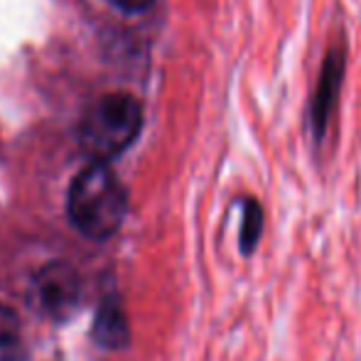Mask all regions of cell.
Returning <instances> with one entry per match:
<instances>
[{
    "label": "cell",
    "mask_w": 361,
    "mask_h": 361,
    "mask_svg": "<svg viewBox=\"0 0 361 361\" xmlns=\"http://www.w3.org/2000/svg\"><path fill=\"white\" fill-rule=\"evenodd\" d=\"M128 197L106 162H91L72 180L67 195L69 221L81 236L104 241L121 228Z\"/></svg>",
    "instance_id": "obj_1"
},
{
    "label": "cell",
    "mask_w": 361,
    "mask_h": 361,
    "mask_svg": "<svg viewBox=\"0 0 361 361\" xmlns=\"http://www.w3.org/2000/svg\"><path fill=\"white\" fill-rule=\"evenodd\" d=\"M143 109L130 94H106L81 116L79 145L94 162H109L118 157L140 133Z\"/></svg>",
    "instance_id": "obj_2"
},
{
    "label": "cell",
    "mask_w": 361,
    "mask_h": 361,
    "mask_svg": "<svg viewBox=\"0 0 361 361\" xmlns=\"http://www.w3.org/2000/svg\"><path fill=\"white\" fill-rule=\"evenodd\" d=\"M32 293L37 307L49 319H67L79 307L81 300V281L79 273L69 263L52 261L37 271L32 281Z\"/></svg>",
    "instance_id": "obj_3"
},
{
    "label": "cell",
    "mask_w": 361,
    "mask_h": 361,
    "mask_svg": "<svg viewBox=\"0 0 361 361\" xmlns=\"http://www.w3.org/2000/svg\"><path fill=\"white\" fill-rule=\"evenodd\" d=\"M91 334H94L96 342L106 349H121L128 344V337H130L128 317H126V310H123V305L118 302V298H106L104 302H101Z\"/></svg>",
    "instance_id": "obj_4"
},
{
    "label": "cell",
    "mask_w": 361,
    "mask_h": 361,
    "mask_svg": "<svg viewBox=\"0 0 361 361\" xmlns=\"http://www.w3.org/2000/svg\"><path fill=\"white\" fill-rule=\"evenodd\" d=\"M339 81H342V54L337 57V52H332V57H327L322 74H319V86L314 91V101H312V123L317 135H322L329 114H332L334 94L339 89Z\"/></svg>",
    "instance_id": "obj_5"
},
{
    "label": "cell",
    "mask_w": 361,
    "mask_h": 361,
    "mask_svg": "<svg viewBox=\"0 0 361 361\" xmlns=\"http://www.w3.org/2000/svg\"><path fill=\"white\" fill-rule=\"evenodd\" d=\"M263 233V207L258 200L248 197L243 200V214H241V231H238V248L243 256H253L258 241Z\"/></svg>",
    "instance_id": "obj_6"
},
{
    "label": "cell",
    "mask_w": 361,
    "mask_h": 361,
    "mask_svg": "<svg viewBox=\"0 0 361 361\" xmlns=\"http://www.w3.org/2000/svg\"><path fill=\"white\" fill-rule=\"evenodd\" d=\"M23 344H20V319L8 305H0V361H20Z\"/></svg>",
    "instance_id": "obj_7"
},
{
    "label": "cell",
    "mask_w": 361,
    "mask_h": 361,
    "mask_svg": "<svg viewBox=\"0 0 361 361\" xmlns=\"http://www.w3.org/2000/svg\"><path fill=\"white\" fill-rule=\"evenodd\" d=\"M114 3L118 5V8L130 10V13H133V10H145L147 5H152L155 0H114Z\"/></svg>",
    "instance_id": "obj_8"
}]
</instances>
